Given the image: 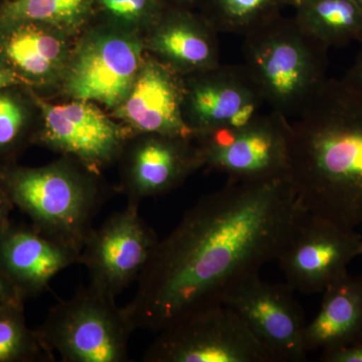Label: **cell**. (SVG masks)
Segmentation results:
<instances>
[{
  "instance_id": "30",
  "label": "cell",
  "mask_w": 362,
  "mask_h": 362,
  "mask_svg": "<svg viewBox=\"0 0 362 362\" xmlns=\"http://www.w3.org/2000/svg\"><path fill=\"white\" fill-rule=\"evenodd\" d=\"M25 84L23 78L18 77L11 69L0 63V90L14 86Z\"/></svg>"
},
{
  "instance_id": "23",
  "label": "cell",
  "mask_w": 362,
  "mask_h": 362,
  "mask_svg": "<svg viewBox=\"0 0 362 362\" xmlns=\"http://www.w3.org/2000/svg\"><path fill=\"white\" fill-rule=\"evenodd\" d=\"M54 361L37 334L26 326L23 304L0 307V362Z\"/></svg>"
},
{
  "instance_id": "7",
  "label": "cell",
  "mask_w": 362,
  "mask_h": 362,
  "mask_svg": "<svg viewBox=\"0 0 362 362\" xmlns=\"http://www.w3.org/2000/svg\"><path fill=\"white\" fill-rule=\"evenodd\" d=\"M145 362H277L233 309L216 304L159 330Z\"/></svg>"
},
{
  "instance_id": "11",
  "label": "cell",
  "mask_w": 362,
  "mask_h": 362,
  "mask_svg": "<svg viewBox=\"0 0 362 362\" xmlns=\"http://www.w3.org/2000/svg\"><path fill=\"white\" fill-rule=\"evenodd\" d=\"M293 292L287 283L265 282L257 273L240 281L223 298V304L243 319L277 362L305 361L308 354L303 311Z\"/></svg>"
},
{
  "instance_id": "4",
  "label": "cell",
  "mask_w": 362,
  "mask_h": 362,
  "mask_svg": "<svg viewBox=\"0 0 362 362\" xmlns=\"http://www.w3.org/2000/svg\"><path fill=\"white\" fill-rule=\"evenodd\" d=\"M243 37V65L264 102L292 120L327 78L329 47L284 13Z\"/></svg>"
},
{
  "instance_id": "5",
  "label": "cell",
  "mask_w": 362,
  "mask_h": 362,
  "mask_svg": "<svg viewBox=\"0 0 362 362\" xmlns=\"http://www.w3.org/2000/svg\"><path fill=\"white\" fill-rule=\"evenodd\" d=\"M115 300L90 285L62 300L37 331L42 344L65 362L129 361L134 331Z\"/></svg>"
},
{
  "instance_id": "15",
  "label": "cell",
  "mask_w": 362,
  "mask_h": 362,
  "mask_svg": "<svg viewBox=\"0 0 362 362\" xmlns=\"http://www.w3.org/2000/svg\"><path fill=\"white\" fill-rule=\"evenodd\" d=\"M185 77L147 54L129 94L112 112L134 134L194 137L183 119Z\"/></svg>"
},
{
  "instance_id": "21",
  "label": "cell",
  "mask_w": 362,
  "mask_h": 362,
  "mask_svg": "<svg viewBox=\"0 0 362 362\" xmlns=\"http://www.w3.org/2000/svg\"><path fill=\"white\" fill-rule=\"evenodd\" d=\"M93 0H8L0 6V30L35 21L78 37L92 20Z\"/></svg>"
},
{
  "instance_id": "12",
  "label": "cell",
  "mask_w": 362,
  "mask_h": 362,
  "mask_svg": "<svg viewBox=\"0 0 362 362\" xmlns=\"http://www.w3.org/2000/svg\"><path fill=\"white\" fill-rule=\"evenodd\" d=\"M361 235L331 221L305 214L277 261L287 284L303 294L322 293L343 277L361 256Z\"/></svg>"
},
{
  "instance_id": "25",
  "label": "cell",
  "mask_w": 362,
  "mask_h": 362,
  "mask_svg": "<svg viewBox=\"0 0 362 362\" xmlns=\"http://www.w3.org/2000/svg\"><path fill=\"white\" fill-rule=\"evenodd\" d=\"M25 106L18 98L7 92H0V154L16 148L25 132Z\"/></svg>"
},
{
  "instance_id": "28",
  "label": "cell",
  "mask_w": 362,
  "mask_h": 362,
  "mask_svg": "<svg viewBox=\"0 0 362 362\" xmlns=\"http://www.w3.org/2000/svg\"><path fill=\"white\" fill-rule=\"evenodd\" d=\"M343 78L362 95V42L356 61Z\"/></svg>"
},
{
  "instance_id": "18",
  "label": "cell",
  "mask_w": 362,
  "mask_h": 362,
  "mask_svg": "<svg viewBox=\"0 0 362 362\" xmlns=\"http://www.w3.org/2000/svg\"><path fill=\"white\" fill-rule=\"evenodd\" d=\"M80 262V252L37 228L9 226L0 233V267L23 297L47 289L62 271Z\"/></svg>"
},
{
  "instance_id": "3",
  "label": "cell",
  "mask_w": 362,
  "mask_h": 362,
  "mask_svg": "<svg viewBox=\"0 0 362 362\" xmlns=\"http://www.w3.org/2000/svg\"><path fill=\"white\" fill-rule=\"evenodd\" d=\"M0 180L14 206L32 218L33 228L81 256L106 197L100 175L62 156L42 168L9 169Z\"/></svg>"
},
{
  "instance_id": "10",
  "label": "cell",
  "mask_w": 362,
  "mask_h": 362,
  "mask_svg": "<svg viewBox=\"0 0 362 362\" xmlns=\"http://www.w3.org/2000/svg\"><path fill=\"white\" fill-rule=\"evenodd\" d=\"M158 238L139 214V204L128 202L88 238L80 262L89 274L90 286L116 299L141 275Z\"/></svg>"
},
{
  "instance_id": "16",
  "label": "cell",
  "mask_w": 362,
  "mask_h": 362,
  "mask_svg": "<svg viewBox=\"0 0 362 362\" xmlns=\"http://www.w3.org/2000/svg\"><path fill=\"white\" fill-rule=\"evenodd\" d=\"M218 35L199 11L168 7L143 40L147 54L185 77L220 64Z\"/></svg>"
},
{
  "instance_id": "27",
  "label": "cell",
  "mask_w": 362,
  "mask_h": 362,
  "mask_svg": "<svg viewBox=\"0 0 362 362\" xmlns=\"http://www.w3.org/2000/svg\"><path fill=\"white\" fill-rule=\"evenodd\" d=\"M23 296L0 267V307L23 304Z\"/></svg>"
},
{
  "instance_id": "2",
  "label": "cell",
  "mask_w": 362,
  "mask_h": 362,
  "mask_svg": "<svg viewBox=\"0 0 362 362\" xmlns=\"http://www.w3.org/2000/svg\"><path fill=\"white\" fill-rule=\"evenodd\" d=\"M287 180L309 214L362 226V95L327 78L290 120Z\"/></svg>"
},
{
  "instance_id": "17",
  "label": "cell",
  "mask_w": 362,
  "mask_h": 362,
  "mask_svg": "<svg viewBox=\"0 0 362 362\" xmlns=\"http://www.w3.org/2000/svg\"><path fill=\"white\" fill-rule=\"evenodd\" d=\"M77 37L35 21L0 30V54L25 84H61Z\"/></svg>"
},
{
  "instance_id": "31",
  "label": "cell",
  "mask_w": 362,
  "mask_h": 362,
  "mask_svg": "<svg viewBox=\"0 0 362 362\" xmlns=\"http://www.w3.org/2000/svg\"><path fill=\"white\" fill-rule=\"evenodd\" d=\"M202 2V0H165L166 6L170 8L194 11H197Z\"/></svg>"
},
{
  "instance_id": "8",
  "label": "cell",
  "mask_w": 362,
  "mask_h": 362,
  "mask_svg": "<svg viewBox=\"0 0 362 362\" xmlns=\"http://www.w3.org/2000/svg\"><path fill=\"white\" fill-rule=\"evenodd\" d=\"M290 121L271 111L194 136L204 166L232 181L287 177Z\"/></svg>"
},
{
  "instance_id": "13",
  "label": "cell",
  "mask_w": 362,
  "mask_h": 362,
  "mask_svg": "<svg viewBox=\"0 0 362 362\" xmlns=\"http://www.w3.org/2000/svg\"><path fill=\"white\" fill-rule=\"evenodd\" d=\"M118 162L119 189L135 204L170 192L204 166L194 137L157 133L133 136Z\"/></svg>"
},
{
  "instance_id": "24",
  "label": "cell",
  "mask_w": 362,
  "mask_h": 362,
  "mask_svg": "<svg viewBox=\"0 0 362 362\" xmlns=\"http://www.w3.org/2000/svg\"><path fill=\"white\" fill-rule=\"evenodd\" d=\"M165 0H93L92 20L144 35L165 9Z\"/></svg>"
},
{
  "instance_id": "9",
  "label": "cell",
  "mask_w": 362,
  "mask_h": 362,
  "mask_svg": "<svg viewBox=\"0 0 362 362\" xmlns=\"http://www.w3.org/2000/svg\"><path fill=\"white\" fill-rule=\"evenodd\" d=\"M32 97L40 114L35 139L98 175L119 161L126 145L136 135L93 102L51 103L37 95Z\"/></svg>"
},
{
  "instance_id": "33",
  "label": "cell",
  "mask_w": 362,
  "mask_h": 362,
  "mask_svg": "<svg viewBox=\"0 0 362 362\" xmlns=\"http://www.w3.org/2000/svg\"><path fill=\"white\" fill-rule=\"evenodd\" d=\"M361 255L362 256V235H361Z\"/></svg>"
},
{
  "instance_id": "6",
  "label": "cell",
  "mask_w": 362,
  "mask_h": 362,
  "mask_svg": "<svg viewBox=\"0 0 362 362\" xmlns=\"http://www.w3.org/2000/svg\"><path fill=\"white\" fill-rule=\"evenodd\" d=\"M146 54L142 35L90 21L76 39L61 90L113 112L129 94Z\"/></svg>"
},
{
  "instance_id": "26",
  "label": "cell",
  "mask_w": 362,
  "mask_h": 362,
  "mask_svg": "<svg viewBox=\"0 0 362 362\" xmlns=\"http://www.w3.org/2000/svg\"><path fill=\"white\" fill-rule=\"evenodd\" d=\"M321 361L362 362V342L342 347V349L322 351Z\"/></svg>"
},
{
  "instance_id": "19",
  "label": "cell",
  "mask_w": 362,
  "mask_h": 362,
  "mask_svg": "<svg viewBox=\"0 0 362 362\" xmlns=\"http://www.w3.org/2000/svg\"><path fill=\"white\" fill-rule=\"evenodd\" d=\"M322 293L318 313L305 327L307 352L328 351L362 342V275L346 273Z\"/></svg>"
},
{
  "instance_id": "29",
  "label": "cell",
  "mask_w": 362,
  "mask_h": 362,
  "mask_svg": "<svg viewBox=\"0 0 362 362\" xmlns=\"http://www.w3.org/2000/svg\"><path fill=\"white\" fill-rule=\"evenodd\" d=\"M14 206L4 183L0 180V233L11 226L8 218L11 207Z\"/></svg>"
},
{
  "instance_id": "20",
  "label": "cell",
  "mask_w": 362,
  "mask_h": 362,
  "mask_svg": "<svg viewBox=\"0 0 362 362\" xmlns=\"http://www.w3.org/2000/svg\"><path fill=\"white\" fill-rule=\"evenodd\" d=\"M292 8L300 28L328 47L362 42V9L354 0H295Z\"/></svg>"
},
{
  "instance_id": "14",
  "label": "cell",
  "mask_w": 362,
  "mask_h": 362,
  "mask_svg": "<svg viewBox=\"0 0 362 362\" xmlns=\"http://www.w3.org/2000/svg\"><path fill=\"white\" fill-rule=\"evenodd\" d=\"M266 105L244 65H218L185 76L183 119L194 136L240 126Z\"/></svg>"
},
{
  "instance_id": "22",
  "label": "cell",
  "mask_w": 362,
  "mask_h": 362,
  "mask_svg": "<svg viewBox=\"0 0 362 362\" xmlns=\"http://www.w3.org/2000/svg\"><path fill=\"white\" fill-rule=\"evenodd\" d=\"M295 0H202L199 13L218 33L244 37L283 14Z\"/></svg>"
},
{
  "instance_id": "32",
  "label": "cell",
  "mask_w": 362,
  "mask_h": 362,
  "mask_svg": "<svg viewBox=\"0 0 362 362\" xmlns=\"http://www.w3.org/2000/svg\"><path fill=\"white\" fill-rule=\"evenodd\" d=\"M357 4H358L359 7L362 9V0H354Z\"/></svg>"
},
{
  "instance_id": "1",
  "label": "cell",
  "mask_w": 362,
  "mask_h": 362,
  "mask_svg": "<svg viewBox=\"0 0 362 362\" xmlns=\"http://www.w3.org/2000/svg\"><path fill=\"white\" fill-rule=\"evenodd\" d=\"M287 177L232 181L189 207L157 242L122 307L133 331H157L213 305L279 255L303 220Z\"/></svg>"
}]
</instances>
